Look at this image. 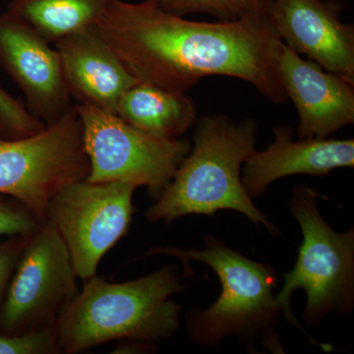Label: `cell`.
<instances>
[{"label": "cell", "instance_id": "cell-7", "mask_svg": "<svg viewBox=\"0 0 354 354\" xmlns=\"http://www.w3.org/2000/svg\"><path fill=\"white\" fill-rule=\"evenodd\" d=\"M83 128L90 183H130L145 186L157 200L189 153L185 139L165 140L137 129L118 114L75 104Z\"/></svg>", "mask_w": 354, "mask_h": 354}, {"label": "cell", "instance_id": "cell-9", "mask_svg": "<svg viewBox=\"0 0 354 354\" xmlns=\"http://www.w3.org/2000/svg\"><path fill=\"white\" fill-rule=\"evenodd\" d=\"M71 257L51 221L41 223L27 243L0 310V327L10 334L53 327L79 292Z\"/></svg>", "mask_w": 354, "mask_h": 354}, {"label": "cell", "instance_id": "cell-15", "mask_svg": "<svg viewBox=\"0 0 354 354\" xmlns=\"http://www.w3.org/2000/svg\"><path fill=\"white\" fill-rule=\"evenodd\" d=\"M116 114L130 125L157 138H180L197 118L186 92L137 83L121 97Z\"/></svg>", "mask_w": 354, "mask_h": 354}, {"label": "cell", "instance_id": "cell-17", "mask_svg": "<svg viewBox=\"0 0 354 354\" xmlns=\"http://www.w3.org/2000/svg\"><path fill=\"white\" fill-rule=\"evenodd\" d=\"M156 6L174 15L207 13L220 21H234L267 15L271 0H150Z\"/></svg>", "mask_w": 354, "mask_h": 354}, {"label": "cell", "instance_id": "cell-16", "mask_svg": "<svg viewBox=\"0 0 354 354\" xmlns=\"http://www.w3.org/2000/svg\"><path fill=\"white\" fill-rule=\"evenodd\" d=\"M113 0H10L6 10L53 44L72 32L95 27Z\"/></svg>", "mask_w": 354, "mask_h": 354}, {"label": "cell", "instance_id": "cell-21", "mask_svg": "<svg viewBox=\"0 0 354 354\" xmlns=\"http://www.w3.org/2000/svg\"><path fill=\"white\" fill-rule=\"evenodd\" d=\"M28 239L29 236L25 237L23 241L18 242L17 244L0 245V297L6 290L11 274L17 267Z\"/></svg>", "mask_w": 354, "mask_h": 354}, {"label": "cell", "instance_id": "cell-8", "mask_svg": "<svg viewBox=\"0 0 354 354\" xmlns=\"http://www.w3.org/2000/svg\"><path fill=\"white\" fill-rule=\"evenodd\" d=\"M134 183L76 181L62 188L48 205L46 220L64 239L77 277L95 276L109 250L127 234L132 220Z\"/></svg>", "mask_w": 354, "mask_h": 354}, {"label": "cell", "instance_id": "cell-1", "mask_svg": "<svg viewBox=\"0 0 354 354\" xmlns=\"http://www.w3.org/2000/svg\"><path fill=\"white\" fill-rule=\"evenodd\" d=\"M95 29L139 83L186 92L204 77L228 76L274 104L288 99L279 70L283 41L267 15L197 22L150 0H113Z\"/></svg>", "mask_w": 354, "mask_h": 354}, {"label": "cell", "instance_id": "cell-12", "mask_svg": "<svg viewBox=\"0 0 354 354\" xmlns=\"http://www.w3.org/2000/svg\"><path fill=\"white\" fill-rule=\"evenodd\" d=\"M279 70L299 115V138H328L354 122V82L302 59L283 44Z\"/></svg>", "mask_w": 354, "mask_h": 354}, {"label": "cell", "instance_id": "cell-2", "mask_svg": "<svg viewBox=\"0 0 354 354\" xmlns=\"http://www.w3.org/2000/svg\"><path fill=\"white\" fill-rule=\"evenodd\" d=\"M257 129L252 120L235 122L223 114L202 118L193 136L192 150L147 211V218L171 223L181 216H212L232 209L243 214L256 227L267 228L274 236L281 234L253 204L241 181V167L255 151Z\"/></svg>", "mask_w": 354, "mask_h": 354}, {"label": "cell", "instance_id": "cell-3", "mask_svg": "<svg viewBox=\"0 0 354 354\" xmlns=\"http://www.w3.org/2000/svg\"><path fill=\"white\" fill-rule=\"evenodd\" d=\"M184 288L169 266L121 283L92 277L58 314L59 351L82 353L114 339H167L180 324L181 307L171 297Z\"/></svg>", "mask_w": 354, "mask_h": 354}, {"label": "cell", "instance_id": "cell-20", "mask_svg": "<svg viewBox=\"0 0 354 354\" xmlns=\"http://www.w3.org/2000/svg\"><path fill=\"white\" fill-rule=\"evenodd\" d=\"M41 223L24 205L0 199V236L17 235L28 237L36 232Z\"/></svg>", "mask_w": 354, "mask_h": 354}, {"label": "cell", "instance_id": "cell-5", "mask_svg": "<svg viewBox=\"0 0 354 354\" xmlns=\"http://www.w3.org/2000/svg\"><path fill=\"white\" fill-rule=\"evenodd\" d=\"M292 215L301 228L304 241L297 263L283 274L285 283L277 293L281 314L308 335L290 308V297L297 290L306 292L305 322L316 326L330 314L348 315L354 306V230L337 232L326 223L318 208V193L298 186L290 201Z\"/></svg>", "mask_w": 354, "mask_h": 354}, {"label": "cell", "instance_id": "cell-11", "mask_svg": "<svg viewBox=\"0 0 354 354\" xmlns=\"http://www.w3.org/2000/svg\"><path fill=\"white\" fill-rule=\"evenodd\" d=\"M333 0H271L267 17L286 46L354 82V28Z\"/></svg>", "mask_w": 354, "mask_h": 354}, {"label": "cell", "instance_id": "cell-19", "mask_svg": "<svg viewBox=\"0 0 354 354\" xmlns=\"http://www.w3.org/2000/svg\"><path fill=\"white\" fill-rule=\"evenodd\" d=\"M59 351L55 326L21 334H0V354H51Z\"/></svg>", "mask_w": 354, "mask_h": 354}, {"label": "cell", "instance_id": "cell-6", "mask_svg": "<svg viewBox=\"0 0 354 354\" xmlns=\"http://www.w3.org/2000/svg\"><path fill=\"white\" fill-rule=\"evenodd\" d=\"M88 171L75 104L37 134L0 137V194L24 205L41 223L51 199L68 184L87 179Z\"/></svg>", "mask_w": 354, "mask_h": 354}, {"label": "cell", "instance_id": "cell-4", "mask_svg": "<svg viewBox=\"0 0 354 354\" xmlns=\"http://www.w3.org/2000/svg\"><path fill=\"white\" fill-rule=\"evenodd\" d=\"M201 250L153 247L146 254L171 256L186 266L191 261L204 263L218 277L221 292L215 304L207 309L190 310L186 315L190 339L200 346H216L234 337L249 349L259 344L272 353H285L277 330L281 311L277 300L276 272L216 237L206 235Z\"/></svg>", "mask_w": 354, "mask_h": 354}, {"label": "cell", "instance_id": "cell-13", "mask_svg": "<svg viewBox=\"0 0 354 354\" xmlns=\"http://www.w3.org/2000/svg\"><path fill=\"white\" fill-rule=\"evenodd\" d=\"M72 99L78 104L116 114L122 95L139 83L95 27L72 32L53 44Z\"/></svg>", "mask_w": 354, "mask_h": 354}, {"label": "cell", "instance_id": "cell-14", "mask_svg": "<svg viewBox=\"0 0 354 354\" xmlns=\"http://www.w3.org/2000/svg\"><path fill=\"white\" fill-rule=\"evenodd\" d=\"M267 150L254 151L243 165L241 181L248 196L259 197L274 181L295 174L327 176L341 167H353L354 140L299 138L292 130L277 127Z\"/></svg>", "mask_w": 354, "mask_h": 354}, {"label": "cell", "instance_id": "cell-10", "mask_svg": "<svg viewBox=\"0 0 354 354\" xmlns=\"http://www.w3.org/2000/svg\"><path fill=\"white\" fill-rule=\"evenodd\" d=\"M0 66L22 91L28 111L46 127L73 106L55 46L7 10L0 13Z\"/></svg>", "mask_w": 354, "mask_h": 354}, {"label": "cell", "instance_id": "cell-18", "mask_svg": "<svg viewBox=\"0 0 354 354\" xmlns=\"http://www.w3.org/2000/svg\"><path fill=\"white\" fill-rule=\"evenodd\" d=\"M46 125L34 115L12 95L0 87V137L19 139L32 136Z\"/></svg>", "mask_w": 354, "mask_h": 354}]
</instances>
